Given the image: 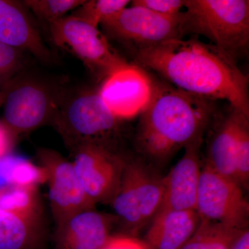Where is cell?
Wrapping results in <instances>:
<instances>
[{"label":"cell","instance_id":"cell-1","mask_svg":"<svg viewBox=\"0 0 249 249\" xmlns=\"http://www.w3.org/2000/svg\"><path fill=\"white\" fill-rule=\"evenodd\" d=\"M134 53L137 66L155 71L175 88L227 101L249 117L248 76L215 46L196 37L175 38Z\"/></svg>","mask_w":249,"mask_h":249},{"label":"cell","instance_id":"cell-2","mask_svg":"<svg viewBox=\"0 0 249 249\" xmlns=\"http://www.w3.org/2000/svg\"><path fill=\"white\" fill-rule=\"evenodd\" d=\"M215 113L214 101L153 80L151 98L140 114L137 150L150 164H163L203 136Z\"/></svg>","mask_w":249,"mask_h":249},{"label":"cell","instance_id":"cell-3","mask_svg":"<svg viewBox=\"0 0 249 249\" xmlns=\"http://www.w3.org/2000/svg\"><path fill=\"white\" fill-rule=\"evenodd\" d=\"M181 30L204 36L237 61L249 49V1L185 0Z\"/></svg>","mask_w":249,"mask_h":249},{"label":"cell","instance_id":"cell-4","mask_svg":"<svg viewBox=\"0 0 249 249\" xmlns=\"http://www.w3.org/2000/svg\"><path fill=\"white\" fill-rule=\"evenodd\" d=\"M103 103L98 89H87L73 93L64 91L53 121L73 150L85 144L111 147L121 121Z\"/></svg>","mask_w":249,"mask_h":249},{"label":"cell","instance_id":"cell-5","mask_svg":"<svg viewBox=\"0 0 249 249\" xmlns=\"http://www.w3.org/2000/svg\"><path fill=\"white\" fill-rule=\"evenodd\" d=\"M4 125L13 136L52 122L64 91L40 77L19 71L3 88Z\"/></svg>","mask_w":249,"mask_h":249},{"label":"cell","instance_id":"cell-6","mask_svg":"<svg viewBox=\"0 0 249 249\" xmlns=\"http://www.w3.org/2000/svg\"><path fill=\"white\" fill-rule=\"evenodd\" d=\"M163 196V177L142 158H125L111 204L118 219L136 232L155 217Z\"/></svg>","mask_w":249,"mask_h":249},{"label":"cell","instance_id":"cell-7","mask_svg":"<svg viewBox=\"0 0 249 249\" xmlns=\"http://www.w3.org/2000/svg\"><path fill=\"white\" fill-rule=\"evenodd\" d=\"M49 26L55 45L81 60L98 80L103 81L128 64L98 27L71 15L49 23Z\"/></svg>","mask_w":249,"mask_h":249},{"label":"cell","instance_id":"cell-8","mask_svg":"<svg viewBox=\"0 0 249 249\" xmlns=\"http://www.w3.org/2000/svg\"><path fill=\"white\" fill-rule=\"evenodd\" d=\"M181 19L182 16L166 17L132 4L101 25L105 36L128 46L134 53L172 39L183 38Z\"/></svg>","mask_w":249,"mask_h":249},{"label":"cell","instance_id":"cell-9","mask_svg":"<svg viewBox=\"0 0 249 249\" xmlns=\"http://www.w3.org/2000/svg\"><path fill=\"white\" fill-rule=\"evenodd\" d=\"M196 211L200 219L248 229L249 204L235 180L205 163L201 168Z\"/></svg>","mask_w":249,"mask_h":249},{"label":"cell","instance_id":"cell-10","mask_svg":"<svg viewBox=\"0 0 249 249\" xmlns=\"http://www.w3.org/2000/svg\"><path fill=\"white\" fill-rule=\"evenodd\" d=\"M38 158L47 176L51 209L56 228L75 214L95 209L96 204L80 184L71 162L47 149L40 150Z\"/></svg>","mask_w":249,"mask_h":249},{"label":"cell","instance_id":"cell-11","mask_svg":"<svg viewBox=\"0 0 249 249\" xmlns=\"http://www.w3.org/2000/svg\"><path fill=\"white\" fill-rule=\"evenodd\" d=\"M124 157L93 144L74 149L73 170L86 194L95 203H111L120 183Z\"/></svg>","mask_w":249,"mask_h":249},{"label":"cell","instance_id":"cell-12","mask_svg":"<svg viewBox=\"0 0 249 249\" xmlns=\"http://www.w3.org/2000/svg\"><path fill=\"white\" fill-rule=\"evenodd\" d=\"M153 91V80L142 67L127 65L106 77L98 89L108 109L121 120L140 114Z\"/></svg>","mask_w":249,"mask_h":249},{"label":"cell","instance_id":"cell-13","mask_svg":"<svg viewBox=\"0 0 249 249\" xmlns=\"http://www.w3.org/2000/svg\"><path fill=\"white\" fill-rule=\"evenodd\" d=\"M202 137H197L185 147L181 160L163 177V200L159 211H196L202 168L200 160Z\"/></svg>","mask_w":249,"mask_h":249},{"label":"cell","instance_id":"cell-14","mask_svg":"<svg viewBox=\"0 0 249 249\" xmlns=\"http://www.w3.org/2000/svg\"><path fill=\"white\" fill-rule=\"evenodd\" d=\"M0 42L29 52L42 61L52 60L50 51L24 9L23 3L0 0Z\"/></svg>","mask_w":249,"mask_h":249},{"label":"cell","instance_id":"cell-15","mask_svg":"<svg viewBox=\"0 0 249 249\" xmlns=\"http://www.w3.org/2000/svg\"><path fill=\"white\" fill-rule=\"evenodd\" d=\"M116 216L88 210L70 218L55 232L56 249H101L110 235Z\"/></svg>","mask_w":249,"mask_h":249},{"label":"cell","instance_id":"cell-16","mask_svg":"<svg viewBox=\"0 0 249 249\" xmlns=\"http://www.w3.org/2000/svg\"><path fill=\"white\" fill-rule=\"evenodd\" d=\"M199 222L196 211H158L144 244L147 249H181L196 231Z\"/></svg>","mask_w":249,"mask_h":249},{"label":"cell","instance_id":"cell-17","mask_svg":"<svg viewBox=\"0 0 249 249\" xmlns=\"http://www.w3.org/2000/svg\"><path fill=\"white\" fill-rule=\"evenodd\" d=\"M218 119L219 120L210 139L206 163L236 181L235 156L237 136L241 124L249 117L230 106V111L227 115Z\"/></svg>","mask_w":249,"mask_h":249},{"label":"cell","instance_id":"cell-18","mask_svg":"<svg viewBox=\"0 0 249 249\" xmlns=\"http://www.w3.org/2000/svg\"><path fill=\"white\" fill-rule=\"evenodd\" d=\"M40 221L0 209V249H42Z\"/></svg>","mask_w":249,"mask_h":249},{"label":"cell","instance_id":"cell-19","mask_svg":"<svg viewBox=\"0 0 249 249\" xmlns=\"http://www.w3.org/2000/svg\"><path fill=\"white\" fill-rule=\"evenodd\" d=\"M246 230L200 219L197 229L181 249H232Z\"/></svg>","mask_w":249,"mask_h":249},{"label":"cell","instance_id":"cell-20","mask_svg":"<svg viewBox=\"0 0 249 249\" xmlns=\"http://www.w3.org/2000/svg\"><path fill=\"white\" fill-rule=\"evenodd\" d=\"M0 209L40 221L42 208L37 187L7 186L1 188Z\"/></svg>","mask_w":249,"mask_h":249},{"label":"cell","instance_id":"cell-21","mask_svg":"<svg viewBox=\"0 0 249 249\" xmlns=\"http://www.w3.org/2000/svg\"><path fill=\"white\" fill-rule=\"evenodd\" d=\"M0 163L7 186L37 187L47 180L43 168L26 159L8 155Z\"/></svg>","mask_w":249,"mask_h":249},{"label":"cell","instance_id":"cell-22","mask_svg":"<svg viewBox=\"0 0 249 249\" xmlns=\"http://www.w3.org/2000/svg\"><path fill=\"white\" fill-rule=\"evenodd\" d=\"M131 1L129 0H90L85 1L72 12L71 16L98 27L99 24L120 12Z\"/></svg>","mask_w":249,"mask_h":249},{"label":"cell","instance_id":"cell-23","mask_svg":"<svg viewBox=\"0 0 249 249\" xmlns=\"http://www.w3.org/2000/svg\"><path fill=\"white\" fill-rule=\"evenodd\" d=\"M85 0H26L23 4L36 17L49 23L65 17L70 11L79 7Z\"/></svg>","mask_w":249,"mask_h":249},{"label":"cell","instance_id":"cell-24","mask_svg":"<svg viewBox=\"0 0 249 249\" xmlns=\"http://www.w3.org/2000/svg\"><path fill=\"white\" fill-rule=\"evenodd\" d=\"M249 120L241 124L235 149V180L243 190L248 189L249 182Z\"/></svg>","mask_w":249,"mask_h":249},{"label":"cell","instance_id":"cell-25","mask_svg":"<svg viewBox=\"0 0 249 249\" xmlns=\"http://www.w3.org/2000/svg\"><path fill=\"white\" fill-rule=\"evenodd\" d=\"M131 2L166 17H181L184 11L185 0H134Z\"/></svg>","mask_w":249,"mask_h":249},{"label":"cell","instance_id":"cell-26","mask_svg":"<svg viewBox=\"0 0 249 249\" xmlns=\"http://www.w3.org/2000/svg\"><path fill=\"white\" fill-rule=\"evenodd\" d=\"M22 52L0 42V72L9 80L22 71Z\"/></svg>","mask_w":249,"mask_h":249},{"label":"cell","instance_id":"cell-27","mask_svg":"<svg viewBox=\"0 0 249 249\" xmlns=\"http://www.w3.org/2000/svg\"><path fill=\"white\" fill-rule=\"evenodd\" d=\"M101 249H147L143 242L129 236H111Z\"/></svg>","mask_w":249,"mask_h":249},{"label":"cell","instance_id":"cell-28","mask_svg":"<svg viewBox=\"0 0 249 249\" xmlns=\"http://www.w3.org/2000/svg\"><path fill=\"white\" fill-rule=\"evenodd\" d=\"M12 137L4 124H0V160L7 157L12 144Z\"/></svg>","mask_w":249,"mask_h":249},{"label":"cell","instance_id":"cell-29","mask_svg":"<svg viewBox=\"0 0 249 249\" xmlns=\"http://www.w3.org/2000/svg\"><path fill=\"white\" fill-rule=\"evenodd\" d=\"M232 249H249V229L244 231L240 237L237 239Z\"/></svg>","mask_w":249,"mask_h":249},{"label":"cell","instance_id":"cell-30","mask_svg":"<svg viewBox=\"0 0 249 249\" xmlns=\"http://www.w3.org/2000/svg\"><path fill=\"white\" fill-rule=\"evenodd\" d=\"M8 80H9V79L0 72V89H1V88H3V86H4L5 83H6Z\"/></svg>","mask_w":249,"mask_h":249},{"label":"cell","instance_id":"cell-31","mask_svg":"<svg viewBox=\"0 0 249 249\" xmlns=\"http://www.w3.org/2000/svg\"><path fill=\"white\" fill-rule=\"evenodd\" d=\"M3 104V93L1 90L0 89V107Z\"/></svg>","mask_w":249,"mask_h":249}]
</instances>
